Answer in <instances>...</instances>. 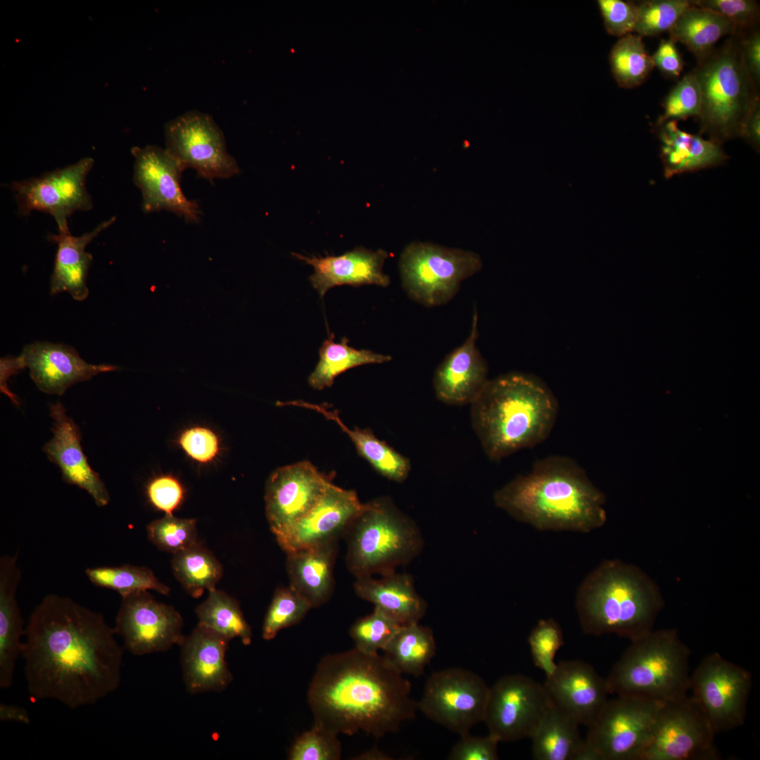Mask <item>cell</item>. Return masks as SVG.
<instances>
[{
  "mask_svg": "<svg viewBox=\"0 0 760 760\" xmlns=\"http://www.w3.org/2000/svg\"><path fill=\"white\" fill-rule=\"evenodd\" d=\"M559 411L557 400L538 377L512 372L488 379L471 404V422L492 461L543 442Z\"/></svg>",
  "mask_w": 760,
  "mask_h": 760,
  "instance_id": "4",
  "label": "cell"
},
{
  "mask_svg": "<svg viewBox=\"0 0 760 760\" xmlns=\"http://www.w3.org/2000/svg\"><path fill=\"white\" fill-rule=\"evenodd\" d=\"M612 73L620 87L631 89L642 84L654 65L642 37L628 34L619 38L609 53Z\"/></svg>",
  "mask_w": 760,
  "mask_h": 760,
  "instance_id": "38",
  "label": "cell"
},
{
  "mask_svg": "<svg viewBox=\"0 0 760 760\" xmlns=\"http://www.w3.org/2000/svg\"><path fill=\"white\" fill-rule=\"evenodd\" d=\"M331 333L319 348V360L308 377V384L314 389L322 390L334 384V379L348 369L369 364H381L391 360L387 355L369 350H357L348 345L343 337L339 343L334 341Z\"/></svg>",
  "mask_w": 760,
  "mask_h": 760,
  "instance_id": "35",
  "label": "cell"
},
{
  "mask_svg": "<svg viewBox=\"0 0 760 760\" xmlns=\"http://www.w3.org/2000/svg\"><path fill=\"white\" fill-rule=\"evenodd\" d=\"M436 650L431 628L413 623L400 626L383 650V657L398 673L418 677L424 673Z\"/></svg>",
  "mask_w": 760,
  "mask_h": 760,
  "instance_id": "34",
  "label": "cell"
},
{
  "mask_svg": "<svg viewBox=\"0 0 760 760\" xmlns=\"http://www.w3.org/2000/svg\"><path fill=\"white\" fill-rule=\"evenodd\" d=\"M738 30L731 21L710 11L692 5L685 10L669 31V39L684 44L697 62L709 55L723 37Z\"/></svg>",
  "mask_w": 760,
  "mask_h": 760,
  "instance_id": "32",
  "label": "cell"
},
{
  "mask_svg": "<svg viewBox=\"0 0 760 760\" xmlns=\"http://www.w3.org/2000/svg\"><path fill=\"white\" fill-rule=\"evenodd\" d=\"M401 624L376 607L369 615L356 621L349 633L355 647L369 654L379 653L389 643Z\"/></svg>",
  "mask_w": 760,
  "mask_h": 760,
  "instance_id": "43",
  "label": "cell"
},
{
  "mask_svg": "<svg viewBox=\"0 0 760 760\" xmlns=\"http://www.w3.org/2000/svg\"><path fill=\"white\" fill-rule=\"evenodd\" d=\"M94 163L93 158L86 157L39 177L13 182L10 188L20 214L25 216L34 210L49 214L58 232L68 231V217L93 208L86 180Z\"/></svg>",
  "mask_w": 760,
  "mask_h": 760,
  "instance_id": "14",
  "label": "cell"
},
{
  "mask_svg": "<svg viewBox=\"0 0 760 760\" xmlns=\"http://www.w3.org/2000/svg\"><path fill=\"white\" fill-rule=\"evenodd\" d=\"M661 143V159L666 178L717 166L728 156L721 144L680 129L677 121L656 127Z\"/></svg>",
  "mask_w": 760,
  "mask_h": 760,
  "instance_id": "31",
  "label": "cell"
},
{
  "mask_svg": "<svg viewBox=\"0 0 760 760\" xmlns=\"http://www.w3.org/2000/svg\"><path fill=\"white\" fill-rule=\"evenodd\" d=\"M146 495L156 509L165 514H172L182 503L184 490L175 477L171 475H160L154 477L148 483Z\"/></svg>",
  "mask_w": 760,
  "mask_h": 760,
  "instance_id": "50",
  "label": "cell"
},
{
  "mask_svg": "<svg viewBox=\"0 0 760 760\" xmlns=\"http://www.w3.org/2000/svg\"><path fill=\"white\" fill-rule=\"evenodd\" d=\"M308 702L314 724L338 735L363 731L376 738L397 733L418 710L403 675L383 655L355 647L319 661Z\"/></svg>",
  "mask_w": 760,
  "mask_h": 760,
  "instance_id": "2",
  "label": "cell"
},
{
  "mask_svg": "<svg viewBox=\"0 0 760 760\" xmlns=\"http://www.w3.org/2000/svg\"><path fill=\"white\" fill-rule=\"evenodd\" d=\"M292 254L313 267L314 273L309 279L321 298L334 286L376 285L386 287L391 282L389 277L383 272L389 253L383 249L372 251L360 246L341 255L324 257Z\"/></svg>",
  "mask_w": 760,
  "mask_h": 760,
  "instance_id": "26",
  "label": "cell"
},
{
  "mask_svg": "<svg viewBox=\"0 0 760 760\" xmlns=\"http://www.w3.org/2000/svg\"><path fill=\"white\" fill-rule=\"evenodd\" d=\"M344 536L346 564L355 578L392 574L412 562L424 547L417 524L388 497L365 503Z\"/></svg>",
  "mask_w": 760,
  "mask_h": 760,
  "instance_id": "8",
  "label": "cell"
},
{
  "mask_svg": "<svg viewBox=\"0 0 760 760\" xmlns=\"http://www.w3.org/2000/svg\"><path fill=\"white\" fill-rule=\"evenodd\" d=\"M310 609L307 600L291 587L278 588L264 619L263 639L272 640L281 630L298 623Z\"/></svg>",
  "mask_w": 760,
  "mask_h": 760,
  "instance_id": "40",
  "label": "cell"
},
{
  "mask_svg": "<svg viewBox=\"0 0 760 760\" xmlns=\"http://www.w3.org/2000/svg\"><path fill=\"white\" fill-rule=\"evenodd\" d=\"M740 46L744 64L756 87L760 83V32L752 30L745 34L738 30Z\"/></svg>",
  "mask_w": 760,
  "mask_h": 760,
  "instance_id": "53",
  "label": "cell"
},
{
  "mask_svg": "<svg viewBox=\"0 0 760 760\" xmlns=\"http://www.w3.org/2000/svg\"><path fill=\"white\" fill-rule=\"evenodd\" d=\"M490 687L476 673L460 667L432 673L417 709L433 722L460 736L483 721Z\"/></svg>",
  "mask_w": 760,
  "mask_h": 760,
  "instance_id": "10",
  "label": "cell"
},
{
  "mask_svg": "<svg viewBox=\"0 0 760 760\" xmlns=\"http://www.w3.org/2000/svg\"><path fill=\"white\" fill-rule=\"evenodd\" d=\"M24 369L23 367L21 358L20 355L17 357L8 356L1 358L0 360V384L1 391L3 393L6 394L15 404H18V400L15 398V395L11 392L7 386L8 379L13 375L18 373L21 369Z\"/></svg>",
  "mask_w": 760,
  "mask_h": 760,
  "instance_id": "55",
  "label": "cell"
},
{
  "mask_svg": "<svg viewBox=\"0 0 760 760\" xmlns=\"http://www.w3.org/2000/svg\"><path fill=\"white\" fill-rule=\"evenodd\" d=\"M543 685L555 706L588 728L596 721L611 694L606 678L581 660L557 664Z\"/></svg>",
  "mask_w": 760,
  "mask_h": 760,
  "instance_id": "21",
  "label": "cell"
},
{
  "mask_svg": "<svg viewBox=\"0 0 760 760\" xmlns=\"http://www.w3.org/2000/svg\"><path fill=\"white\" fill-rule=\"evenodd\" d=\"M651 56L654 67L664 75L671 78H678L680 75L684 63L676 42L671 39H661L657 49Z\"/></svg>",
  "mask_w": 760,
  "mask_h": 760,
  "instance_id": "52",
  "label": "cell"
},
{
  "mask_svg": "<svg viewBox=\"0 0 760 760\" xmlns=\"http://www.w3.org/2000/svg\"><path fill=\"white\" fill-rule=\"evenodd\" d=\"M53 419L52 438L43 447L49 460L58 466L63 481L86 490L98 507L110 502L108 490L89 465L81 446V433L62 403L58 401L49 407Z\"/></svg>",
  "mask_w": 760,
  "mask_h": 760,
  "instance_id": "24",
  "label": "cell"
},
{
  "mask_svg": "<svg viewBox=\"0 0 760 760\" xmlns=\"http://www.w3.org/2000/svg\"><path fill=\"white\" fill-rule=\"evenodd\" d=\"M85 573L94 585L115 590L121 597L148 590L165 595L170 593L169 587L161 583L146 566L130 564L98 566L87 568Z\"/></svg>",
  "mask_w": 760,
  "mask_h": 760,
  "instance_id": "39",
  "label": "cell"
},
{
  "mask_svg": "<svg viewBox=\"0 0 760 760\" xmlns=\"http://www.w3.org/2000/svg\"><path fill=\"white\" fill-rule=\"evenodd\" d=\"M493 736H472L470 733L460 736V740L452 747L449 760H498V744Z\"/></svg>",
  "mask_w": 760,
  "mask_h": 760,
  "instance_id": "51",
  "label": "cell"
},
{
  "mask_svg": "<svg viewBox=\"0 0 760 760\" xmlns=\"http://www.w3.org/2000/svg\"><path fill=\"white\" fill-rule=\"evenodd\" d=\"M182 627V616L172 606L141 591L122 597L113 629L129 652L141 656L180 646L185 638Z\"/></svg>",
  "mask_w": 760,
  "mask_h": 760,
  "instance_id": "17",
  "label": "cell"
},
{
  "mask_svg": "<svg viewBox=\"0 0 760 760\" xmlns=\"http://www.w3.org/2000/svg\"><path fill=\"white\" fill-rule=\"evenodd\" d=\"M690 650L674 629L651 631L631 641L606 678L610 693L666 703L690 687Z\"/></svg>",
  "mask_w": 760,
  "mask_h": 760,
  "instance_id": "6",
  "label": "cell"
},
{
  "mask_svg": "<svg viewBox=\"0 0 760 760\" xmlns=\"http://www.w3.org/2000/svg\"><path fill=\"white\" fill-rule=\"evenodd\" d=\"M208 597L196 609L201 624L228 640L239 638L248 645L251 642L252 631L237 600L220 590L208 591Z\"/></svg>",
  "mask_w": 760,
  "mask_h": 760,
  "instance_id": "37",
  "label": "cell"
},
{
  "mask_svg": "<svg viewBox=\"0 0 760 760\" xmlns=\"http://www.w3.org/2000/svg\"><path fill=\"white\" fill-rule=\"evenodd\" d=\"M115 220L112 217L80 236H73L70 230L52 235L57 251L50 281L51 295L67 292L77 301L88 297L87 277L93 257L86 251V247Z\"/></svg>",
  "mask_w": 760,
  "mask_h": 760,
  "instance_id": "27",
  "label": "cell"
},
{
  "mask_svg": "<svg viewBox=\"0 0 760 760\" xmlns=\"http://www.w3.org/2000/svg\"><path fill=\"white\" fill-rule=\"evenodd\" d=\"M575 604L585 633L632 641L653 630L664 602L655 582L639 567L607 559L581 582Z\"/></svg>",
  "mask_w": 760,
  "mask_h": 760,
  "instance_id": "5",
  "label": "cell"
},
{
  "mask_svg": "<svg viewBox=\"0 0 760 760\" xmlns=\"http://www.w3.org/2000/svg\"><path fill=\"white\" fill-rule=\"evenodd\" d=\"M381 576L356 578L355 593L401 625L419 623L426 614L427 604L417 593L412 576L395 571Z\"/></svg>",
  "mask_w": 760,
  "mask_h": 760,
  "instance_id": "29",
  "label": "cell"
},
{
  "mask_svg": "<svg viewBox=\"0 0 760 760\" xmlns=\"http://www.w3.org/2000/svg\"><path fill=\"white\" fill-rule=\"evenodd\" d=\"M229 640L198 623L181 647L183 679L192 694L219 692L233 680L226 661Z\"/></svg>",
  "mask_w": 760,
  "mask_h": 760,
  "instance_id": "25",
  "label": "cell"
},
{
  "mask_svg": "<svg viewBox=\"0 0 760 760\" xmlns=\"http://www.w3.org/2000/svg\"><path fill=\"white\" fill-rule=\"evenodd\" d=\"M740 137L744 138L756 150L760 144V101H759L744 122Z\"/></svg>",
  "mask_w": 760,
  "mask_h": 760,
  "instance_id": "54",
  "label": "cell"
},
{
  "mask_svg": "<svg viewBox=\"0 0 760 760\" xmlns=\"http://www.w3.org/2000/svg\"><path fill=\"white\" fill-rule=\"evenodd\" d=\"M172 572L186 592L194 598L215 589L223 569L214 555L200 542L173 555Z\"/></svg>",
  "mask_w": 760,
  "mask_h": 760,
  "instance_id": "36",
  "label": "cell"
},
{
  "mask_svg": "<svg viewBox=\"0 0 760 760\" xmlns=\"http://www.w3.org/2000/svg\"><path fill=\"white\" fill-rule=\"evenodd\" d=\"M362 503L353 490L331 483L317 503L281 539L279 545L286 552L337 540L362 512Z\"/></svg>",
  "mask_w": 760,
  "mask_h": 760,
  "instance_id": "20",
  "label": "cell"
},
{
  "mask_svg": "<svg viewBox=\"0 0 760 760\" xmlns=\"http://www.w3.org/2000/svg\"><path fill=\"white\" fill-rule=\"evenodd\" d=\"M338 734L314 724L299 735L288 752L289 760H338L341 745Z\"/></svg>",
  "mask_w": 760,
  "mask_h": 760,
  "instance_id": "45",
  "label": "cell"
},
{
  "mask_svg": "<svg viewBox=\"0 0 760 760\" xmlns=\"http://www.w3.org/2000/svg\"><path fill=\"white\" fill-rule=\"evenodd\" d=\"M663 703L628 696L608 699L586 740L601 760H640Z\"/></svg>",
  "mask_w": 760,
  "mask_h": 760,
  "instance_id": "13",
  "label": "cell"
},
{
  "mask_svg": "<svg viewBox=\"0 0 760 760\" xmlns=\"http://www.w3.org/2000/svg\"><path fill=\"white\" fill-rule=\"evenodd\" d=\"M692 5L733 23L739 30L750 29L759 19V4L753 0H691Z\"/></svg>",
  "mask_w": 760,
  "mask_h": 760,
  "instance_id": "47",
  "label": "cell"
},
{
  "mask_svg": "<svg viewBox=\"0 0 760 760\" xmlns=\"http://www.w3.org/2000/svg\"><path fill=\"white\" fill-rule=\"evenodd\" d=\"M638 18L633 32L643 37L669 32L681 14L692 6L691 0H646L636 4Z\"/></svg>",
  "mask_w": 760,
  "mask_h": 760,
  "instance_id": "42",
  "label": "cell"
},
{
  "mask_svg": "<svg viewBox=\"0 0 760 760\" xmlns=\"http://www.w3.org/2000/svg\"><path fill=\"white\" fill-rule=\"evenodd\" d=\"M0 721H15L29 724L30 723V718L28 711L25 708L16 705L1 703Z\"/></svg>",
  "mask_w": 760,
  "mask_h": 760,
  "instance_id": "56",
  "label": "cell"
},
{
  "mask_svg": "<svg viewBox=\"0 0 760 760\" xmlns=\"http://www.w3.org/2000/svg\"><path fill=\"white\" fill-rule=\"evenodd\" d=\"M552 704L543 684L521 673L505 675L490 687L483 722L499 742L529 738Z\"/></svg>",
  "mask_w": 760,
  "mask_h": 760,
  "instance_id": "15",
  "label": "cell"
},
{
  "mask_svg": "<svg viewBox=\"0 0 760 760\" xmlns=\"http://www.w3.org/2000/svg\"><path fill=\"white\" fill-rule=\"evenodd\" d=\"M148 538L159 550L172 555L198 543L195 519H181L165 514L146 526Z\"/></svg>",
  "mask_w": 760,
  "mask_h": 760,
  "instance_id": "41",
  "label": "cell"
},
{
  "mask_svg": "<svg viewBox=\"0 0 760 760\" xmlns=\"http://www.w3.org/2000/svg\"><path fill=\"white\" fill-rule=\"evenodd\" d=\"M574 760H601V758L595 748L586 740H583Z\"/></svg>",
  "mask_w": 760,
  "mask_h": 760,
  "instance_id": "57",
  "label": "cell"
},
{
  "mask_svg": "<svg viewBox=\"0 0 760 760\" xmlns=\"http://www.w3.org/2000/svg\"><path fill=\"white\" fill-rule=\"evenodd\" d=\"M337 540H331L286 554L289 586L310 604L318 607L331 596Z\"/></svg>",
  "mask_w": 760,
  "mask_h": 760,
  "instance_id": "28",
  "label": "cell"
},
{
  "mask_svg": "<svg viewBox=\"0 0 760 760\" xmlns=\"http://www.w3.org/2000/svg\"><path fill=\"white\" fill-rule=\"evenodd\" d=\"M131 151L134 158L133 181L141 192L143 210H166L187 222H197L198 205L189 200L180 186L185 170L180 162L167 148L158 146H135Z\"/></svg>",
  "mask_w": 760,
  "mask_h": 760,
  "instance_id": "19",
  "label": "cell"
},
{
  "mask_svg": "<svg viewBox=\"0 0 760 760\" xmlns=\"http://www.w3.org/2000/svg\"><path fill=\"white\" fill-rule=\"evenodd\" d=\"M478 313L474 310L470 332L435 369L433 388L438 400L449 405H471L487 383L488 368L476 346Z\"/></svg>",
  "mask_w": 760,
  "mask_h": 760,
  "instance_id": "23",
  "label": "cell"
},
{
  "mask_svg": "<svg viewBox=\"0 0 760 760\" xmlns=\"http://www.w3.org/2000/svg\"><path fill=\"white\" fill-rule=\"evenodd\" d=\"M481 266V259L474 252L428 242L410 243L399 259L404 291L411 300L429 308L450 301L462 282Z\"/></svg>",
  "mask_w": 760,
  "mask_h": 760,
  "instance_id": "9",
  "label": "cell"
},
{
  "mask_svg": "<svg viewBox=\"0 0 760 760\" xmlns=\"http://www.w3.org/2000/svg\"><path fill=\"white\" fill-rule=\"evenodd\" d=\"M360 759H389L388 756L377 749H373L360 756Z\"/></svg>",
  "mask_w": 760,
  "mask_h": 760,
  "instance_id": "58",
  "label": "cell"
},
{
  "mask_svg": "<svg viewBox=\"0 0 760 760\" xmlns=\"http://www.w3.org/2000/svg\"><path fill=\"white\" fill-rule=\"evenodd\" d=\"M664 113L658 118L655 127L669 121L698 117L701 108V93L697 77L692 70L682 77L665 97Z\"/></svg>",
  "mask_w": 760,
  "mask_h": 760,
  "instance_id": "44",
  "label": "cell"
},
{
  "mask_svg": "<svg viewBox=\"0 0 760 760\" xmlns=\"http://www.w3.org/2000/svg\"><path fill=\"white\" fill-rule=\"evenodd\" d=\"M752 685L750 672L714 652L690 675L689 690L717 734L745 723Z\"/></svg>",
  "mask_w": 760,
  "mask_h": 760,
  "instance_id": "11",
  "label": "cell"
},
{
  "mask_svg": "<svg viewBox=\"0 0 760 760\" xmlns=\"http://www.w3.org/2000/svg\"><path fill=\"white\" fill-rule=\"evenodd\" d=\"M25 634L21 656L32 698L75 709L118 688L122 650L102 614L50 594L32 612Z\"/></svg>",
  "mask_w": 760,
  "mask_h": 760,
  "instance_id": "1",
  "label": "cell"
},
{
  "mask_svg": "<svg viewBox=\"0 0 760 760\" xmlns=\"http://www.w3.org/2000/svg\"><path fill=\"white\" fill-rule=\"evenodd\" d=\"M179 443L189 457L200 463L213 461L220 451L217 436L205 427L194 426L184 430Z\"/></svg>",
  "mask_w": 760,
  "mask_h": 760,
  "instance_id": "49",
  "label": "cell"
},
{
  "mask_svg": "<svg viewBox=\"0 0 760 760\" xmlns=\"http://www.w3.org/2000/svg\"><path fill=\"white\" fill-rule=\"evenodd\" d=\"M528 642L533 664L546 678L550 677L557 666L555 655L564 645L560 626L553 619H540L532 629Z\"/></svg>",
  "mask_w": 760,
  "mask_h": 760,
  "instance_id": "46",
  "label": "cell"
},
{
  "mask_svg": "<svg viewBox=\"0 0 760 760\" xmlns=\"http://www.w3.org/2000/svg\"><path fill=\"white\" fill-rule=\"evenodd\" d=\"M597 4L606 31L621 37L634 31L638 11L636 4L622 0H598Z\"/></svg>",
  "mask_w": 760,
  "mask_h": 760,
  "instance_id": "48",
  "label": "cell"
},
{
  "mask_svg": "<svg viewBox=\"0 0 760 760\" xmlns=\"http://www.w3.org/2000/svg\"><path fill=\"white\" fill-rule=\"evenodd\" d=\"M21 577L17 555L0 558V687L13 684L15 664L21 655L23 619L16 599Z\"/></svg>",
  "mask_w": 760,
  "mask_h": 760,
  "instance_id": "30",
  "label": "cell"
},
{
  "mask_svg": "<svg viewBox=\"0 0 760 760\" xmlns=\"http://www.w3.org/2000/svg\"><path fill=\"white\" fill-rule=\"evenodd\" d=\"M730 37L692 70L701 93V132L720 144L740 137L744 122L760 101L742 60L738 30Z\"/></svg>",
  "mask_w": 760,
  "mask_h": 760,
  "instance_id": "7",
  "label": "cell"
},
{
  "mask_svg": "<svg viewBox=\"0 0 760 760\" xmlns=\"http://www.w3.org/2000/svg\"><path fill=\"white\" fill-rule=\"evenodd\" d=\"M572 718L552 704L529 738L536 760H574L583 742Z\"/></svg>",
  "mask_w": 760,
  "mask_h": 760,
  "instance_id": "33",
  "label": "cell"
},
{
  "mask_svg": "<svg viewBox=\"0 0 760 760\" xmlns=\"http://www.w3.org/2000/svg\"><path fill=\"white\" fill-rule=\"evenodd\" d=\"M496 507L540 531L588 533L607 520L604 495L573 459L552 455L495 490Z\"/></svg>",
  "mask_w": 760,
  "mask_h": 760,
  "instance_id": "3",
  "label": "cell"
},
{
  "mask_svg": "<svg viewBox=\"0 0 760 760\" xmlns=\"http://www.w3.org/2000/svg\"><path fill=\"white\" fill-rule=\"evenodd\" d=\"M715 735L691 696L663 703L640 760H718Z\"/></svg>",
  "mask_w": 760,
  "mask_h": 760,
  "instance_id": "12",
  "label": "cell"
},
{
  "mask_svg": "<svg viewBox=\"0 0 760 760\" xmlns=\"http://www.w3.org/2000/svg\"><path fill=\"white\" fill-rule=\"evenodd\" d=\"M166 148L183 165L212 181L239 173L235 159L227 153L222 132L208 114L187 111L165 127Z\"/></svg>",
  "mask_w": 760,
  "mask_h": 760,
  "instance_id": "16",
  "label": "cell"
},
{
  "mask_svg": "<svg viewBox=\"0 0 760 760\" xmlns=\"http://www.w3.org/2000/svg\"><path fill=\"white\" fill-rule=\"evenodd\" d=\"M333 474L319 471L310 461L279 467L265 486V513L277 541L317 503Z\"/></svg>",
  "mask_w": 760,
  "mask_h": 760,
  "instance_id": "18",
  "label": "cell"
},
{
  "mask_svg": "<svg viewBox=\"0 0 760 760\" xmlns=\"http://www.w3.org/2000/svg\"><path fill=\"white\" fill-rule=\"evenodd\" d=\"M23 368L41 391L63 395L71 386L103 372L117 370L113 365H92L80 357L72 347L63 343L36 341L26 345L20 355Z\"/></svg>",
  "mask_w": 760,
  "mask_h": 760,
  "instance_id": "22",
  "label": "cell"
}]
</instances>
